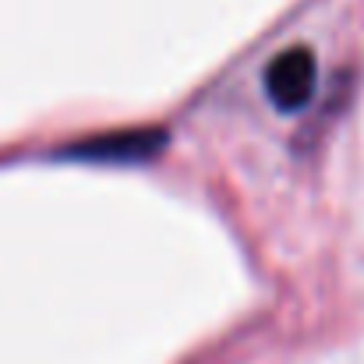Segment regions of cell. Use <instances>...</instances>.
Wrapping results in <instances>:
<instances>
[{"label":"cell","instance_id":"obj_2","mask_svg":"<svg viewBox=\"0 0 364 364\" xmlns=\"http://www.w3.org/2000/svg\"><path fill=\"white\" fill-rule=\"evenodd\" d=\"M315 82H318V64H315V53L304 46H290V50L276 53L265 68V92H269L272 107H279L287 114L301 110L311 100Z\"/></svg>","mask_w":364,"mask_h":364},{"label":"cell","instance_id":"obj_1","mask_svg":"<svg viewBox=\"0 0 364 364\" xmlns=\"http://www.w3.org/2000/svg\"><path fill=\"white\" fill-rule=\"evenodd\" d=\"M166 141L170 134L163 127H131V131H110V134H92L85 141H75L60 156L85 159V163H141L159 156Z\"/></svg>","mask_w":364,"mask_h":364}]
</instances>
